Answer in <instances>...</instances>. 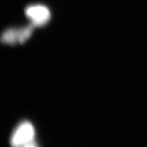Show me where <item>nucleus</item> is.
I'll list each match as a JSON object with an SVG mask.
<instances>
[{"mask_svg":"<svg viewBox=\"0 0 147 147\" xmlns=\"http://www.w3.org/2000/svg\"><path fill=\"white\" fill-rule=\"evenodd\" d=\"M25 14L34 26L45 25L50 18L49 8L42 4H33L28 6L25 9Z\"/></svg>","mask_w":147,"mask_h":147,"instance_id":"obj_2","label":"nucleus"},{"mask_svg":"<svg viewBox=\"0 0 147 147\" xmlns=\"http://www.w3.org/2000/svg\"><path fill=\"white\" fill-rule=\"evenodd\" d=\"M35 131L32 124L24 121L18 125L13 132L10 142L13 146H36Z\"/></svg>","mask_w":147,"mask_h":147,"instance_id":"obj_1","label":"nucleus"},{"mask_svg":"<svg viewBox=\"0 0 147 147\" xmlns=\"http://www.w3.org/2000/svg\"><path fill=\"white\" fill-rule=\"evenodd\" d=\"M34 27V26L31 24L28 26L18 28V43L25 42L33 33Z\"/></svg>","mask_w":147,"mask_h":147,"instance_id":"obj_4","label":"nucleus"},{"mask_svg":"<svg viewBox=\"0 0 147 147\" xmlns=\"http://www.w3.org/2000/svg\"><path fill=\"white\" fill-rule=\"evenodd\" d=\"M1 41L6 44L13 45L18 43V29L9 28L3 32Z\"/></svg>","mask_w":147,"mask_h":147,"instance_id":"obj_3","label":"nucleus"}]
</instances>
